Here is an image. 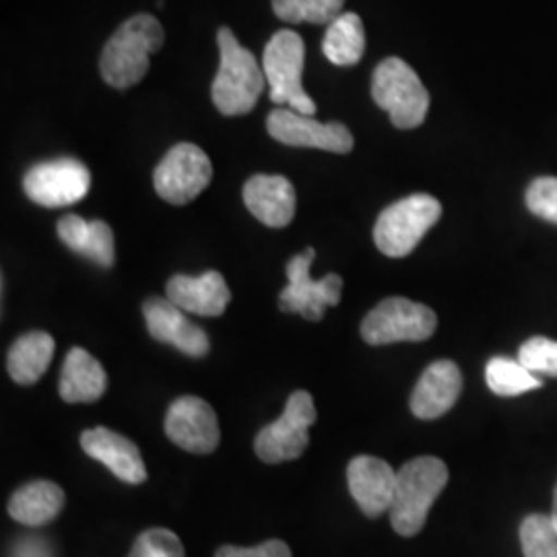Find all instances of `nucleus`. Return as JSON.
I'll return each mask as SVG.
<instances>
[{
	"label": "nucleus",
	"instance_id": "9d476101",
	"mask_svg": "<svg viewBox=\"0 0 557 557\" xmlns=\"http://www.w3.org/2000/svg\"><path fill=\"white\" fill-rule=\"evenodd\" d=\"M213 178L207 153L193 143L174 145L153 172V186L161 199L182 207L197 199Z\"/></svg>",
	"mask_w": 557,
	"mask_h": 557
},
{
	"label": "nucleus",
	"instance_id": "c85d7f7f",
	"mask_svg": "<svg viewBox=\"0 0 557 557\" xmlns=\"http://www.w3.org/2000/svg\"><path fill=\"white\" fill-rule=\"evenodd\" d=\"M128 557H186V554L174 531L149 529L137 537Z\"/></svg>",
	"mask_w": 557,
	"mask_h": 557
},
{
	"label": "nucleus",
	"instance_id": "bb28decb",
	"mask_svg": "<svg viewBox=\"0 0 557 557\" xmlns=\"http://www.w3.org/2000/svg\"><path fill=\"white\" fill-rule=\"evenodd\" d=\"M524 557H557V524L552 515H531L520 524Z\"/></svg>",
	"mask_w": 557,
	"mask_h": 557
},
{
	"label": "nucleus",
	"instance_id": "cd10ccee",
	"mask_svg": "<svg viewBox=\"0 0 557 557\" xmlns=\"http://www.w3.org/2000/svg\"><path fill=\"white\" fill-rule=\"evenodd\" d=\"M518 359L537 376L557 379V341L547 337H531L518 349Z\"/></svg>",
	"mask_w": 557,
	"mask_h": 557
},
{
	"label": "nucleus",
	"instance_id": "7ed1b4c3",
	"mask_svg": "<svg viewBox=\"0 0 557 557\" xmlns=\"http://www.w3.org/2000/svg\"><path fill=\"white\" fill-rule=\"evenodd\" d=\"M448 483V467L436 457L405 462L397 473L391 524L403 537H413L425 527L430 508Z\"/></svg>",
	"mask_w": 557,
	"mask_h": 557
},
{
	"label": "nucleus",
	"instance_id": "5701e85b",
	"mask_svg": "<svg viewBox=\"0 0 557 557\" xmlns=\"http://www.w3.org/2000/svg\"><path fill=\"white\" fill-rule=\"evenodd\" d=\"M54 358V338L48 333L34 331L13 343L7 356L9 376L17 384H36L46 374L50 361Z\"/></svg>",
	"mask_w": 557,
	"mask_h": 557
},
{
	"label": "nucleus",
	"instance_id": "aec40b11",
	"mask_svg": "<svg viewBox=\"0 0 557 557\" xmlns=\"http://www.w3.org/2000/svg\"><path fill=\"white\" fill-rule=\"evenodd\" d=\"M57 234L64 246L81 257L106 269L114 264V232L106 221H85L79 215H64L57 223Z\"/></svg>",
	"mask_w": 557,
	"mask_h": 557
},
{
	"label": "nucleus",
	"instance_id": "f03ea898",
	"mask_svg": "<svg viewBox=\"0 0 557 557\" xmlns=\"http://www.w3.org/2000/svg\"><path fill=\"white\" fill-rule=\"evenodd\" d=\"M220 71L211 85V98L223 116L248 114L264 89V69L246 50L230 27H220Z\"/></svg>",
	"mask_w": 557,
	"mask_h": 557
},
{
	"label": "nucleus",
	"instance_id": "4468645a",
	"mask_svg": "<svg viewBox=\"0 0 557 557\" xmlns=\"http://www.w3.org/2000/svg\"><path fill=\"white\" fill-rule=\"evenodd\" d=\"M143 317L149 335L176 347L184 356L205 358L209 354V337L199 324L186 319L184 310L168 298H149L143 304Z\"/></svg>",
	"mask_w": 557,
	"mask_h": 557
},
{
	"label": "nucleus",
	"instance_id": "b1692460",
	"mask_svg": "<svg viewBox=\"0 0 557 557\" xmlns=\"http://www.w3.org/2000/svg\"><path fill=\"white\" fill-rule=\"evenodd\" d=\"M366 50V29L358 13H341L337 20L329 23L322 52L337 66L358 64Z\"/></svg>",
	"mask_w": 557,
	"mask_h": 557
},
{
	"label": "nucleus",
	"instance_id": "2f4dec72",
	"mask_svg": "<svg viewBox=\"0 0 557 557\" xmlns=\"http://www.w3.org/2000/svg\"><path fill=\"white\" fill-rule=\"evenodd\" d=\"M13 557H54L46 539L25 537L13 547Z\"/></svg>",
	"mask_w": 557,
	"mask_h": 557
},
{
	"label": "nucleus",
	"instance_id": "f257e3e1",
	"mask_svg": "<svg viewBox=\"0 0 557 557\" xmlns=\"http://www.w3.org/2000/svg\"><path fill=\"white\" fill-rule=\"evenodd\" d=\"M165 40L160 21L140 13L124 21L101 52V77L116 89H128L145 79L149 57L158 52Z\"/></svg>",
	"mask_w": 557,
	"mask_h": 557
},
{
	"label": "nucleus",
	"instance_id": "9b49d317",
	"mask_svg": "<svg viewBox=\"0 0 557 557\" xmlns=\"http://www.w3.org/2000/svg\"><path fill=\"white\" fill-rule=\"evenodd\" d=\"M89 186L91 174L87 165L73 158L38 163L23 178L27 199L46 209H60L79 202L89 193Z\"/></svg>",
	"mask_w": 557,
	"mask_h": 557
},
{
	"label": "nucleus",
	"instance_id": "6e6552de",
	"mask_svg": "<svg viewBox=\"0 0 557 557\" xmlns=\"http://www.w3.org/2000/svg\"><path fill=\"white\" fill-rule=\"evenodd\" d=\"M314 421V398L306 391H296L287 398L283 416L264 425L255 440V450L260 460L267 465H281L301 457L310 444L308 430Z\"/></svg>",
	"mask_w": 557,
	"mask_h": 557
},
{
	"label": "nucleus",
	"instance_id": "393cba45",
	"mask_svg": "<svg viewBox=\"0 0 557 557\" xmlns=\"http://www.w3.org/2000/svg\"><path fill=\"white\" fill-rule=\"evenodd\" d=\"M485 382L490 391L498 397H518L543 386L537 374H533L527 366H522L520 359L504 358V356L490 359L485 368Z\"/></svg>",
	"mask_w": 557,
	"mask_h": 557
},
{
	"label": "nucleus",
	"instance_id": "ddd939ff",
	"mask_svg": "<svg viewBox=\"0 0 557 557\" xmlns=\"http://www.w3.org/2000/svg\"><path fill=\"white\" fill-rule=\"evenodd\" d=\"M165 434L186 453L211 455L220 446V421L207 400L180 397L168 409Z\"/></svg>",
	"mask_w": 557,
	"mask_h": 557
},
{
	"label": "nucleus",
	"instance_id": "a211bd4d",
	"mask_svg": "<svg viewBox=\"0 0 557 557\" xmlns=\"http://www.w3.org/2000/svg\"><path fill=\"white\" fill-rule=\"evenodd\" d=\"M248 211L267 227H285L296 215L294 184L283 176L257 174L244 184Z\"/></svg>",
	"mask_w": 557,
	"mask_h": 557
},
{
	"label": "nucleus",
	"instance_id": "4be33fe9",
	"mask_svg": "<svg viewBox=\"0 0 557 557\" xmlns=\"http://www.w3.org/2000/svg\"><path fill=\"white\" fill-rule=\"evenodd\" d=\"M64 506V492L52 481H32L9 499V515L21 524L41 527L59 517Z\"/></svg>",
	"mask_w": 557,
	"mask_h": 557
},
{
	"label": "nucleus",
	"instance_id": "f8f14e48",
	"mask_svg": "<svg viewBox=\"0 0 557 557\" xmlns=\"http://www.w3.org/2000/svg\"><path fill=\"white\" fill-rule=\"evenodd\" d=\"M267 131L273 139L289 147H312L331 153H349L354 135L341 122H319L292 108H277L267 119Z\"/></svg>",
	"mask_w": 557,
	"mask_h": 557
},
{
	"label": "nucleus",
	"instance_id": "412c9836",
	"mask_svg": "<svg viewBox=\"0 0 557 557\" xmlns=\"http://www.w3.org/2000/svg\"><path fill=\"white\" fill-rule=\"evenodd\" d=\"M108 388L100 361L75 347L69 351L60 374V397L64 403H96Z\"/></svg>",
	"mask_w": 557,
	"mask_h": 557
},
{
	"label": "nucleus",
	"instance_id": "dca6fc26",
	"mask_svg": "<svg viewBox=\"0 0 557 557\" xmlns=\"http://www.w3.org/2000/svg\"><path fill=\"white\" fill-rule=\"evenodd\" d=\"M81 448L87 457L100 460L120 481L139 485L147 481V469L133 440L124 438L108 428H94L81 434Z\"/></svg>",
	"mask_w": 557,
	"mask_h": 557
},
{
	"label": "nucleus",
	"instance_id": "2eb2a0df",
	"mask_svg": "<svg viewBox=\"0 0 557 557\" xmlns=\"http://www.w3.org/2000/svg\"><path fill=\"white\" fill-rule=\"evenodd\" d=\"M347 483L366 517L379 518L391 510L397 473L382 458L361 455L347 467Z\"/></svg>",
	"mask_w": 557,
	"mask_h": 557
},
{
	"label": "nucleus",
	"instance_id": "39448f33",
	"mask_svg": "<svg viewBox=\"0 0 557 557\" xmlns=\"http://www.w3.org/2000/svg\"><path fill=\"white\" fill-rule=\"evenodd\" d=\"M372 98L400 131L418 128L430 110V94L418 73L397 57L384 59L372 77Z\"/></svg>",
	"mask_w": 557,
	"mask_h": 557
},
{
	"label": "nucleus",
	"instance_id": "c756f323",
	"mask_svg": "<svg viewBox=\"0 0 557 557\" xmlns=\"http://www.w3.org/2000/svg\"><path fill=\"white\" fill-rule=\"evenodd\" d=\"M527 207L533 215L557 225V178L543 176L527 188Z\"/></svg>",
	"mask_w": 557,
	"mask_h": 557
},
{
	"label": "nucleus",
	"instance_id": "423d86ee",
	"mask_svg": "<svg viewBox=\"0 0 557 557\" xmlns=\"http://www.w3.org/2000/svg\"><path fill=\"white\" fill-rule=\"evenodd\" d=\"M306 46L296 32L281 29L264 48L262 69L269 83V96L277 106H289L299 114L314 116L317 103L304 91L301 73Z\"/></svg>",
	"mask_w": 557,
	"mask_h": 557
},
{
	"label": "nucleus",
	"instance_id": "f3484780",
	"mask_svg": "<svg viewBox=\"0 0 557 557\" xmlns=\"http://www.w3.org/2000/svg\"><path fill=\"white\" fill-rule=\"evenodd\" d=\"M462 391V374L450 359H438L425 368L411 395V411L419 419L446 416Z\"/></svg>",
	"mask_w": 557,
	"mask_h": 557
},
{
	"label": "nucleus",
	"instance_id": "7c9ffc66",
	"mask_svg": "<svg viewBox=\"0 0 557 557\" xmlns=\"http://www.w3.org/2000/svg\"><path fill=\"white\" fill-rule=\"evenodd\" d=\"M215 557H292V549L285 541L271 539L257 547H236V545H223Z\"/></svg>",
	"mask_w": 557,
	"mask_h": 557
},
{
	"label": "nucleus",
	"instance_id": "6ab92c4d",
	"mask_svg": "<svg viewBox=\"0 0 557 557\" xmlns=\"http://www.w3.org/2000/svg\"><path fill=\"white\" fill-rule=\"evenodd\" d=\"M165 294L184 312L199 317H221L232 299V292L218 271H207L199 277L174 275L168 281Z\"/></svg>",
	"mask_w": 557,
	"mask_h": 557
},
{
	"label": "nucleus",
	"instance_id": "a878e982",
	"mask_svg": "<svg viewBox=\"0 0 557 557\" xmlns=\"http://www.w3.org/2000/svg\"><path fill=\"white\" fill-rule=\"evenodd\" d=\"M345 0H273V11L287 23L329 25L341 15Z\"/></svg>",
	"mask_w": 557,
	"mask_h": 557
},
{
	"label": "nucleus",
	"instance_id": "0eeeda50",
	"mask_svg": "<svg viewBox=\"0 0 557 557\" xmlns=\"http://www.w3.org/2000/svg\"><path fill=\"white\" fill-rule=\"evenodd\" d=\"M438 329V317L425 304L407 298L382 299L361 322V337L368 345L418 343L432 337Z\"/></svg>",
	"mask_w": 557,
	"mask_h": 557
},
{
	"label": "nucleus",
	"instance_id": "473e14b6",
	"mask_svg": "<svg viewBox=\"0 0 557 557\" xmlns=\"http://www.w3.org/2000/svg\"><path fill=\"white\" fill-rule=\"evenodd\" d=\"M552 518H554V522L557 524V485L556 492H554V510H552Z\"/></svg>",
	"mask_w": 557,
	"mask_h": 557
},
{
	"label": "nucleus",
	"instance_id": "1a4fd4ad",
	"mask_svg": "<svg viewBox=\"0 0 557 557\" xmlns=\"http://www.w3.org/2000/svg\"><path fill=\"white\" fill-rule=\"evenodd\" d=\"M314 257V248H308L287 262L289 285L278 294L281 312L299 314L310 322H319L329 306H337L343 289V278L337 273H329L320 281L312 278L310 267Z\"/></svg>",
	"mask_w": 557,
	"mask_h": 557
},
{
	"label": "nucleus",
	"instance_id": "20e7f679",
	"mask_svg": "<svg viewBox=\"0 0 557 557\" xmlns=\"http://www.w3.org/2000/svg\"><path fill=\"white\" fill-rule=\"evenodd\" d=\"M442 218V205L432 195L418 193L397 200L380 213L374 227V242L380 252L391 259L409 257L421 238Z\"/></svg>",
	"mask_w": 557,
	"mask_h": 557
}]
</instances>
